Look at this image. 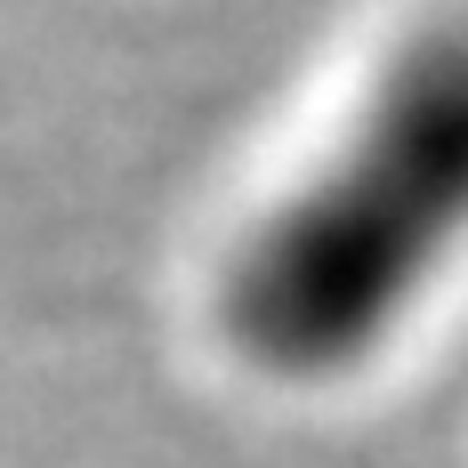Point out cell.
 <instances>
[{
    "label": "cell",
    "instance_id": "1",
    "mask_svg": "<svg viewBox=\"0 0 468 468\" xmlns=\"http://www.w3.org/2000/svg\"><path fill=\"white\" fill-rule=\"evenodd\" d=\"M468 234V33L388 73L324 178L282 202L234 267V331L282 372H331L404 315Z\"/></svg>",
    "mask_w": 468,
    "mask_h": 468
}]
</instances>
